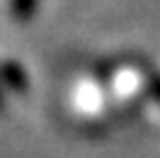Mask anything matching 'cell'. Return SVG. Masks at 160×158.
Segmentation results:
<instances>
[{"mask_svg":"<svg viewBox=\"0 0 160 158\" xmlns=\"http://www.w3.org/2000/svg\"><path fill=\"white\" fill-rule=\"evenodd\" d=\"M34 8H36V0H11V13L21 21L34 13Z\"/></svg>","mask_w":160,"mask_h":158,"instance_id":"cell-2","label":"cell"},{"mask_svg":"<svg viewBox=\"0 0 160 158\" xmlns=\"http://www.w3.org/2000/svg\"><path fill=\"white\" fill-rule=\"evenodd\" d=\"M5 109V96H3V81H0V112Z\"/></svg>","mask_w":160,"mask_h":158,"instance_id":"cell-3","label":"cell"},{"mask_svg":"<svg viewBox=\"0 0 160 158\" xmlns=\"http://www.w3.org/2000/svg\"><path fill=\"white\" fill-rule=\"evenodd\" d=\"M0 81H3L5 88H11L16 93L26 91V75L21 70V65H16V62H3L0 65Z\"/></svg>","mask_w":160,"mask_h":158,"instance_id":"cell-1","label":"cell"}]
</instances>
